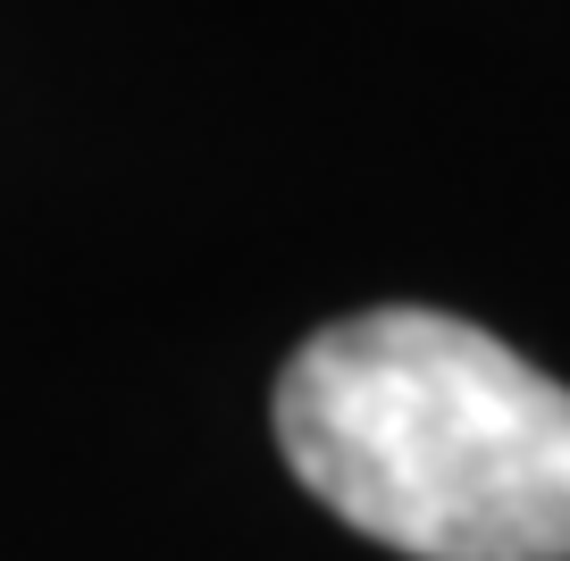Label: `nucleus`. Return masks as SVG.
<instances>
[{
    "instance_id": "nucleus-1",
    "label": "nucleus",
    "mask_w": 570,
    "mask_h": 561,
    "mask_svg": "<svg viewBox=\"0 0 570 561\" xmlns=\"http://www.w3.org/2000/svg\"><path fill=\"white\" fill-rule=\"evenodd\" d=\"M277 444L344 528L411 561H570V386L445 311L303 335Z\"/></svg>"
}]
</instances>
